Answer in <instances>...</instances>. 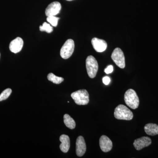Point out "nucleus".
I'll return each mask as SVG.
<instances>
[{
	"label": "nucleus",
	"mask_w": 158,
	"mask_h": 158,
	"mask_svg": "<svg viewBox=\"0 0 158 158\" xmlns=\"http://www.w3.org/2000/svg\"><path fill=\"white\" fill-rule=\"evenodd\" d=\"M114 114L115 118L120 120H131L134 116L131 110L123 105L117 106L115 109Z\"/></svg>",
	"instance_id": "1"
},
{
	"label": "nucleus",
	"mask_w": 158,
	"mask_h": 158,
	"mask_svg": "<svg viewBox=\"0 0 158 158\" xmlns=\"http://www.w3.org/2000/svg\"><path fill=\"white\" fill-rule=\"evenodd\" d=\"M124 101L126 104L131 109L138 108L139 105V99L135 91L132 89L128 90L124 94Z\"/></svg>",
	"instance_id": "2"
},
{
	"label": "nucleus",
	"mask_w": 158,
	"mask_h": 158,
	"mask_svg": "<svg viewBox=\"0 0 158 158\" xmlns=\"http://www.w3.org/2000/svg\"><path fill=\"white\" fill-rule=\"evenodd\" d=\"M71 96L78 105H86L89 102V94L85 89L77 90L72 93Z\"/></svg>",
	"instance_id": "3"
},
{
	"label": "nucleus",
	"mask_w": 158,
	"mask_h": 158,
	"mask_svg": "<svg viewBox=\"0 0 158 158\" xmlns=\"http://www.w3.org/2000/svg\"><path fill=\"white\" fill-rule=\"evenodd\" d=\"M86 66L87 73L91 78L96 77L98 69V65L96 59L93 56L87 57L86 60Z\"/></svg>",
	"instance_id": "4"
},
{
	"label": "nucleus",
	"mask_w": 158,
	"mask_h": 158,
	"mask_svg": "<svg viewBox=\"0 0 158 158\" xmlns=\"http://www.w3.org/2000/svg\"><path fill=\"white\" fill-rule=\"evenodd\" d=\"M74 42L72 39H68L65 41L60 50V56L63 59L70 58L74 50Z\"/></svg>",
	"instance_id": "5"
},
{
	"label": "nucleus",
	"mask_w": 158,
	"mask_h": 158,
	"mask_svg": "<svg viewBox=\"0 0 158 158\" xmlns=\"http://www.w3.org/2000/svg\"><path fill=\"white\" fill-rule=\"evenodd\" d=\"M111 58L116 65L119 68L123 69L125 67V60L123 52L121 49L115 48L112 53Z\"/></svg>",
	"instance_id": "6"
},
{
	"label": "nucleus",
	"mask_w": 158,
	"mask_h": 158,
	"mask_svg": "<svg viewBox=\"0 0 158 158\" xmlns=\"http://www.w3.org/2000/svg\"><path fill=\"white\" fill-rule=\"evenodd\" d=\"M61 4L58 2H55L51 3L46 9L45 13L47 17L50 16H56L59 14L61 10Z\"/></svg>",
	"instance_id": "7"
},
{
	"label": "nucleus",
	"mask_w": 158,
	"mask_h": 158,
	"mask_svg": "<svg viewBox=\"0 0 158 158\" xmlns=\"http://www.w3.org/2000/svg\"><path fill=\"white\" fill-rule=\"evenodd\" d=\"M152 143L151 139L149 137H143L136 139L134 141V147L137 150H140L144 148L148 147Z\"/></svg>",
	"instance_id": "8"
},
{
	"label": "nucleus",
	"mask_w": 158,
	"mask_h": 158,
	"mask_svg": "<svg viewBox=\"0 0 158 158\" xmlns=\"http://www.w3.org/2000/svg\"><path fill=\"white\" fill-rule=\"evenodd\" d=\"M100 147L103 152H107L113 148V142L107 136L102 135L99 139Z\"/></svg>",
	"instance_id": "9"
},
{
	"label": "nucleus",
	"mask_w": 158,
	"mask_h": 158,
	"mask_svg": "<svg viewBox=\"0 0 158 158\" xmlns=\"http://www.w3.org/2000/svg\"><path fill=\"white\" fill-rule=\"evenodd\" d=\"M91 44L94 48L98 52H104L107 47V44L103 40L94 37L91 40Z\"/></svg>",
	"instance_id": "10"
},
{
	"label": "nucleus",
	"mask_w": 158,
	"mask_h": 158,
	"mask_svg": "<svg viewBox=\"0 0 158 158\" xmlns=\"http://www.w3.org/2000/svg\"><path fill=\"white\" fill-rule=\"evenodd\" d=\"M23 46V41L21 37H18L10 43L9 49L12 52L17 53L21 51Z\"/></svg>",
	"instance_id": "11"
},
{
	"label": "nucleus",
	"mask_w": 158,
	"mask_h": 158,
	"mask_svg": "<svg viewBox=\"0 0 158 158\" xmlns=\"http://www.w3.org/2000/svg\"><path fill=\"white\" fill-rule=\"evenodd\" d=\"M86 151V145L85 139L82 136H79L76 141V154L79 157L82 156Z\"/></svg>",
	"instance_id": "12"
},
{
	"label": "nucleus",
	"mask_w": 158,
	"mask_h": 158,
	"mask_svg": "<svg viewBox=\"0 0 158 158\" xmlns=\"http://www.w3.org/2000/svg\"><path fill=\"white\" fill-rule=\"evenodd\" d=\"M60 141L61 144L60 145V148L62 152H68L70 148V139L68 135H62L60 136Z\"/></svg>",
	"instance_id": "13"
},
{
	"label": "nucleus",
	"mask_w": 158,
	"mask_h": 158,
	"mask_svg": "<svg viewBox=\"0 0 158 158\" xmlns=\"http://www.w3.org/2000/svg\"><path fill=\"white\" fill-rule=\"evenodd\" d=\"M145 133L148 135L154 136L158 135V126L154 123H148L144 127Z\"/></svg>",
	"instance_id": "14"
},
{
	"label": "nucleus",
	"mask_w": 158,
	"mask_h": 158,
	"mask_svg": "<svg viewBox=\"0 0 158 158\" xmlns=\"http://www.w3.org/2000/svg\"><path fill=\"white\" fill-rule=\"evenodd\" d=\"M64 123L65 125L70 129H73L76 127L75 122L68 114L64 115Z\"/></svg>",
	"instance_id": "15"
},
{
	"label": "nucleus",
	"mask_w": 158,
	"mask_h": 158,
	"mask_svg": "<svg viewBox=\"0 0 158 158\" xmlns=\"http://www.w3.org/2000/svg\"><path fill=\"white\" fill-rule=\"evenodd\" d=\"M48 79L49 81L52 82L54 84H57V85L61 84L62 82L64 81V79L63 78L57 77L52 73L48 74Z\"/></svg>",
	"instance_id": "16"
},
{
	"label": "nucleus",
	"mask_w": 158,
	"mask_h": 158,
	"mask_svg": "<svg viewBox=\"0 0 158 158\" xmlns=\"http://www.w3.org/2000/svg\"><path fill=\"white\" fill-rule=\"evenodd\" d=\"M40 31H45L47 33H51L53 31V28L50 24L44 22L42 26L40 27Z\"/></svg>",
	"instance_id": "17"
},
{
	"label": "nucleus",
	"mask_w": 158,
	"mask_h": 158,
	"mask_svg": "<svg viewBox=\"0 0 158 158\" xmlns=\"http://www.w3.org/2000/svg\"><path fill=\"white\" fill-rule=\"evenodd\" d=\"M12 92L10 88H8L4 90L0 94V102L5 100L9 97Z\"/></svg>",
	"instance_id": "18"
},
{
	"label": "nucleus",
	"mask_w": 158,
	"mask_h": 158,
	"mask_svg": "<svg viewBox=\"0 0 158 158\" xmlns=\"http://www.w3.org/2000/svg\"><path fill=\"white\" fill-rule=\"evenodd\" d=\"M59 19V18L56 17V16H48L47 18V20L51 25L55 27H57Z\"/></svg>",
	"instance_id": "19"
},
{
	"label": "nucleus",
	"mask_w": 158,
	"mask_h": 158,
	"mask_svg": "<svg viewBox=\"0 0 158 158\" xmlns=\"http://www.w3.org/2000/svg\"><path fill=\"white\" fill-rule=\"evenodd\" d=\"M113 65H109L105 69L104 71L106 74H109L113 72Z\"/></svg>",
	"instance_id": "20"
},
{
	"label": "nucleus",
	"mask_w": 158,
	"mask_h": 158,
	"mask_svg": "<svg viewBox=\"0 0 158 158\" xmlns=\"http://www.w3.org/2000/svg\"><path fill=\"white\" fill-rule=\"evenodd\" d=\"M103 83L105 85H107L110 84V79L109 77H105L102 79Z\"/></svg>",
	"instance_id": "21"
},
{
	"label": "nucleus",
	"mask_w": 158,
	"mask_h": 158,
	"mask_svg": "<svg viewBox=\"0 0 158 158\" xmlns=\"http://www.w3.org/2000/svg\"><path fill=\"white\" fill-rule=\"evenodd\" d=\"M66 1H73V0H66Z\"/></svg>",
	"instance_id": "22"
}]
</instances>
